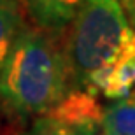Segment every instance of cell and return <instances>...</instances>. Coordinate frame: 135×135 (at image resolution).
Masks as SVG:
<instances>
[{
    "label": "cell",
    "instance_id": "1",
    "mask_svg": "<svg viewBox=\"0 0 135 135\" xmlns=\"http://www.w3.org/2000/svg\"><path fill=\"white\" fill-rule=\"evenodd\" d=\"M67 55L74 83L110 100L135 88V25L121 0H83L69 26Z\"/></svg>",
    "mask_w": 135,
    "mask_h": 135
},
{
    "label": "cell",
    "instance_id": "3",
    "mask_svg": "<svg viewBox=\"0 0 135 135\" xmlns=\"http://www.w3.org/2000/svg\"><path fill=\"white\" fill-rule=\"evenodd\" d=\"M104 109L90 90H72L69 95L46 114L33 119L21 135H104Z\"/></svg>",
    "mask_w": 135,
    "mask_h": 135
},
{
    "label": "cell",
    "instance_id": "6",
    "mask_svg": "<svg viewBox=\"0 0 135 135\" xmlns=\"http://www.w3.org/2000/svg\"><path fill=\"white\" fill-rule=\"evenodd\" d=\"M23 0H0V55L4 56L14 42L21 28L26 25L23 18Z\"/></svg>",
    "mask_w": 135,
    "mask_h": 135
},
{
    "label": "cell",
    "instance_id": "7",
    "mask_svg": "<svg viewBox=\"0 0 135 135\" xmlns=\"http://www.w3.org/2000/svg\"><path fill=\"white\" fill-rule=\"evenodd\" d=\"M121 4L125 5V9L128 12V16H130L132 23L135 25V0H121Z\"/></svg>",
    "mask_w": 135,
    "mask_h": 135
},
{
    "label": "cell",
    "instance_id": "2",
    "mask_svg": "<svg viewBox=\"0 0 135 135\" xmlns=\"http://www.w3.org/2000/svg\"><path fill=\"white\" fill-rule=\"evenodd\" d=\"M74 74L58 33L25 25L2 56V109L16 119H28L55 109L70 91Z\"/></svg>",
    "mask_w": 135,
    "mask_h": 135
},
{
    "label": "cell",
    "instance_id": "5",
    "mask_svg": "<svg viewBox=\"0 0 135 135\" xmlns=\"http://www.w3.org/2000/svg\"><path fill=\"white\" fill-rule=\"evenodd\" d=\"M104 135H135V91L104 107Z\"/></svg>",
    "mask_w": 135,
    "mask_h": 135
},
{
    "label": "cell",
    "instance_id": "4",
    "mask_svg": "<svg viewBox=\"0 0 135 135\" xmlns=\"http://www.w3.org/2000/svg\"><path fill=\"white\" fill-rule=\"evenodd\" d=\"M81 4L83 0H23L32 23L58 35L69 30Z\"/></svg>",
    "mask_w": 135,
    "mask_h": 135
}]
</instances>
